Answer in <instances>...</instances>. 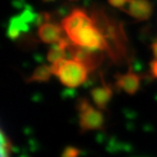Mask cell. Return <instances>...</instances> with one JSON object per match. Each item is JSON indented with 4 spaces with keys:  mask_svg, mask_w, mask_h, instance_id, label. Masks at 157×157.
Returning <instances> with one entry per match:
<instances>
[{
    "mask_svg": "<svg viewBox=\"0 0 157 157\" xmlns=\"http://www.w3.org/2000/svg\"><path fill=\"white\" fill-rule=\"evenodd\" d=\"M92 17L107 40L109 56L113 59H119L121 56H125L127 42L121 25L117 24L115 20L110 19V17L99 9L93 10Z\"/></svg>",
    "mask_w": 157,
    "mask_h": 157,
    "instance_id": "obj_1",
    "label": "cell"
},
{
    "mask_svg": "<svg viewBox=\"0 0 157 157\" xmlns=\"http://www.w3.org/2000/svg\"><path fill=\"white\" fill-rule=\"evenodd\" d=\"M54 75L59 78L64 86L70 88H75L85 83L88 76V69L81 62L74 59H63L58 62L52 63Z\"/></svg>",
    "mask_w": 157,
    "mask_h": 157,
    "instance_id": "obj_2",
    "label": "cell"
},
{
    "mask_svg": "<svg viewBox=\"0 0 157 157\" xmlns=\"http://www.w3.org/2000/svg\"><path fill=\"white\" fill-rule=\"evenodd\" d=\"M72 44L83 47L88 50L108 52V44L101 29L96 26L94 20L83 25L75 33L68 37Z\"/></svg>",
    "mask_w": 157,
    "mask_h": 157,
    "instance_id": "obj_3",
    "label": "cell"
},
{
    "mask_svg": "<svg viewBox=\"0 0 157 157\" xmlns=\"http://www.w3.org/2000/svg\"><path fill=\"white\" fill-rule=\"evenodd\" d=\"M78 113V125L82 132L101 130L105 124V118L101 109L94 107L87 98H80L76 105Z\"/></svg>",
    "mask_w": 157,
    "mask_h": 157,
    "instance_id": "obj_4",
    "label": "cell"
},
{
    "mask_svg": "<svg viewBox=\"0 0 157 157\" xmlns=\"http://www.w3.org/2000/svg\"><path fill=\"white\" fill-rule=\"evenodd\" d=\"M38 29H37V36L43 43L48 45H54L60 42L63 36V27L58 23L50 21V17L45 13V17H38Z\"/></svg>",
    "mask_w": 157,
    "mask_h": 157,
    "instance_id": "obj_5",
    "label": "cell"
},
{
    "mask_svg": "<svg viewBox=\"0 0 157 157\" xmlns=\"http://www.w3.org/2000/svg\"><path fill=\"white\" fill-rule=\"evenodd\" d=\"M69 52L71 54L72 59L84 64L88 69V71H93L94 69H96L101 64V60H103V56L101 54L103 52L88 50V49L83 48V47L72 44V42L70 47H69Z\"/></svg>",
    "mask_w": 157,
    "mask_h": 157,
    "instance_id": "obj_6",
    "label": "cell"
},
{
    "mask_svg": "<svg viewBox=\"0 0 157 157\" xmlns=\"http://www.w3.org/2000/svg\"><path fill=\"white\" fill-rule=\"evenodd\" d=\"M92 20H93V17L91 15H88L85 10L74 9L70 12V14H68L62 20L61 25L63 27L67 37H69L73 33H75L78 29H81L83 25L91 22Z\"/></svg>",
    "mask_w": 157,
    "mask_h": 157,
    "instance_id": "obj_7",
    "label": "cell"
},
{
    "mask_svg": "<svg viewBox=\"0 0 157 157\" xmlns=\"http://www.w3.org/2000/svg\"><path fill=\"white\" fill-rule=\"evenodd\" d=\"M153 5L150 0H131L125 13L130 15L135 21H146L153 13Z\"/></svg>",
    "mask_w": 157,
    "mask_h": 157,
    "instance_id": "obj_8",
    "label": "cell"
},
{
    "mask_svg": "<svg viewBox=\"0 0 157 157\" xmlns=\"http://www.w3.org/2000/svg\"><path fill=\"white\" fill-rule=\"evenodd\" d=\"M116 86L122 90L128 95H134L141 86V78L139 74L132 71H128L127 73L117 74L116 76Z\"/></svg>",
    "mask_w": 157,
    "mask_h": 157,
    "instance_id": "obj_9",
    "label": "cell"
},
{
    "mask_svg": "<svg viewBox=\"0 0 157 157\" xmlns=\"http://www.w3.org/2000/svg\"><path fill=\"white\" fill-rule=\"evenodd\" d=\"M113 91L111 86L103 82L101 85L95 86L92 90L91 97L96 107L98 109H101V110H104V109L107 108L108 104H109L110 99L113 98Z\"/></svg>",
    "mask_w": 157,
    "mask_h": 157,
    "instance_id": "obj_10",
    "label": "cell"
},
{
    "mask_svg": "<svg viewBox=\"0 0 157 157\" xmlns=\"http://www.w3.org/2000/svg\"><path fill=\"white\" fill-rule=\"evenodd\" d=\"M33 17V15L29 13V11H25L23 14L15 17L11 20L8 29V35L10 38L15 39L22 34V32H25L29 26V21Z\"/></svg>",
    "mask_w": 157,
    "mask_h": 157,
    "instance_id": "obj_11",
    "label": "cell"
},
{
    "mask_svg": "<svg viewBox=\"0 0 157 157\" xmlns=\"http://www.w3.org/2000/svg\"><path fill=\"white\" fill-rule=\"evenodd\" d=\"M52 74H54V72H52V66L42 64V66L37 67L33 71L31 76L27 78V82H37V83L47 82L49 81V78H52Z\"/></svg>",
    "mask_w": 157,
    "mask_h": 157,
    "instance_id": "obj_12",
    "label": "cell"
},
{
    "mask_svg": "<svg viewBox=\"0 0 157 157\" xmlns=\"http://www.w3.org/2000/svg\"><path fill=\"white\" fill-rule=\"evenodd\" d=\"M11 151H12L11 141L7 137L6 133L1 131V157H10Z\"/></svg>",
    "mask_w": 157,
    "mask_h": 157,
    "instance_id": "obj_13",
    "label": "cell"
},
{
    "mask_svg": "<svg viewBox=\"0 0 157 157\" xmlns=\"http://www.w3.org/2000/svg\"><path fill=\"white\" fill-rule=\"evenodd\" d=\"M108 2L110 3L111 7L116 8V9L122 10V11L125 12L129 5H130L131 0H108Z\"/></svg>",
    "mask_w": 157,
    "mask_h": 157,
    "instance_id": "obj_14",
    "label": "cell"
},
{
    "mask_svg": "<svg viewBox=\"0 0 157 157\" xmlns=\"http://www.w3.org/2000/svg\"><path fill=\"white\" fill-rule=\"evenodd\" d=\"M78 150L75 147H67L63 151L61 157H78Z\"/></svg>",
    "mask_w": 157,
    "mask_h": 157,
    "instance_id": "obj_15",
    "label": "cell"
},
{
    "mask_svg": "<svg viewBox=\"0 0 157 157\" xmlns=\"http://www.w3.org/2000/svg\"><path fill=\"white\" fill-rule=\"evenodd\" d=\"M150 69H151V73L153 74V76L157 78V59L156 58L151 62Z\"/></svg>",
    "mask_w": 157,
    "mask_h": 157,
    "instance_id": "obj_16",
    "label": "cell"
},
{
    "mask_svg": "<svg viewBox=\"0 0 157 157\" xmlns=\"http://www.w3.org/2000/svg\"><path fill=\"white\" fill-rule=\"evenodd\" d=\"M71 1H75V0H71Z\"/></svg>",
    "mask_w": 157,
    "mask_h": 157,
    "instance_id": "obj_17",
    "label": "cell"
}]
</instances>
